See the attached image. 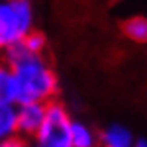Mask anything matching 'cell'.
Returning <instances> with one entry per match:
<instances>
[{
  "mask_svg": "<svg viewBox=\"0 0 147 147\" xmlns=\"http://www.w3.org/2000/svg\"><path fill=\"white\" fill-rule=\"evenodd\" d=\"M16 84V104H49L59 92V77L43 55H32L22 43L4 53Z\"/></svg>",
  "mask_w": 147,
  "mask_h": 147,
  "instance_id": "cell-1",
  "label": "cell"
},
{
  "mask_svg": "<svg viewBox=\"0 0 147 147\" xmlns=\"http://www.w3.org/2000/svg\"><path fill=\"white\" fill-rule=\"evenodd\" d=\"M34 4L30 0H0V53L22 43L34 30Z\"/></svg>",
  "mask_w": 147,
  "mask_h": 147,
  "instance_id": "cell-2",
  "label": "cell"
},
{
  "mask_svg": "<svg viewBox=\"0 0 147 147\" xmlns=\"http://www.w3.org/2000/svg\"><path fill=\"white\" fill-rule=\"evenodd\" d=\"M71 116L67 108L59 102H49L45 106V118L37 131L39 147H71Z\"/></svg>",
  "mask_w": 147,
  "mask_h": 147,
  "instance_id": "cell-3",
  "label": "cell"
},
{
  "mask_svg": "<svg viewBox=\"0 0 147 147\" xmlns=\"http://www.w3.org/2000/svg\"><path fill=\"white\" fill-rule=\"evenodd\" d=\"M47 104H16L18 112V136L20 137H35L45 118Z\"/></svg>",
  "mask_w": 147,
  "mask_h": 147,
  "instance_id": "cell-4",
  "label": "cell"
},
{
  "mask_svg": "<svg viewBox=\"0 0 147 147\" xmlns=\"http://www.w3.org/2000/svg\"><path fill=\"white\" fill-rule=\"evenodd\" d=\"M100 145L102 147H134L136 139L131 131L122 124H110L100 136Z\"/></svg>",
  "mask_w": 147,
  "mask_h": 147,
  "instance_id": "cell-5",
  "label": "cell"
},
{
  "mask_svg": "<svg viewBox=\"0 0 147 147\" xmlns=\"http://www.w3.org/2000/svg\"><path fill=\"white\" fill-rule=\"evenodd\" d=\"M18 136L16 104H0V141Z\"/></svg>",
  "mask_w": 147,
  "mask_h": 147,
  "instance_id": "cell-6",
  "label": "cell"
},
{
  "mask_svg": "<svg viewBox=\"0 0 147 147\" xmlns=\"http://www.w3.org/2000/svg\"><path fill=\"white\" fill-rule=\"evenodd\" d=\"M122 32L134 43H147V16H131L122 24Z\"/></svg>",
  "mask_w": 147,
  "mask_h": 147,
  "instance_id": "cell-7",
  "label": "cell"
},
{
  "mask_svg": "<svg viewBox=\"0 0 147 147\" xmlns=\"http://www.w3.org/2000/svg\"><path fill=\"white\" fill-rule=\"evenodd\" d=\"M0 104H16L14 75L6 61L0 59Z\"/></svg>",
  "mask_w": 147,
  "mask_h": 147,
  "instance_id": "cell-8",
  "label": "cell"
},
{
  "mask_svg": "<svg viewBox=\"0 0 147 147\" xmlns=\"http://www.w3.org/2000/svg\"><path fill=\"white\" fill-rule=\"evenodd\" d=\"M96 145V136L90 127L82 122L71 124V147H94Z\"/></svg>",
  "mask_w": 147,
  "mask_h": 147,
  "instance_id": "cell-9",
  "label": "cell"
},
{
  "mask_svg": "<svg viewBox=\"0 0 147 147\" xmlns=\"http://www.w3.org/2000/svg\"><path fill=\"white\" fill-rule=\"evenodd\" d=\"M22 45L32 55H43V51H45V47H47V37H45V34H41L37 30H32L30 34L24 37Z\"/></svg>",
  "mask_w": 147,
  "mask_h": 147,
  "instance_id": "cell-10",
  "label": "cell"
},
{
  "mask_svg": "<svg viewBox=\"0 0 147 147\" xmlns=\"http://www.w3.org/2000/svg\"><path fill=\"white\" fill-rule=\"evenodd\" d=\"M0 147H28V145L20 136H14V137H8V139H2Z\"/></svg>",
  "mask_w": 147,
  "mask_h": 147,
  "instance_id": "cell-11",
  "label": "cell"
},
{
  "mask_svg": "<svg viewBox=\"0 0 147 147\" xmlns=\"http://www.w3.org/2000/svg\"><path fill=\"white\" fill-rule=\"evenodd\" d=\"M134 147H147V139H137Z\"/></svg>",
  "mask_w": 147,
  "mask_h": 147,
  "instance_id": "cell-12",
  "label": "cell"
},
{
  "mask_svg": "<svg viewBox=\"0 0 147 147\" xmlns=\"http://www.w3.org/2000/svg\"><path fill=\"white\" fill-rule=\"evenodd\" d=\"M28 147H39V145H28Z\"/></svg>",
  "mask_w": 147,
  "mask_h": 147,
  "instance_id": "cell-13",
  "label": "cell"
}]
</instances>
